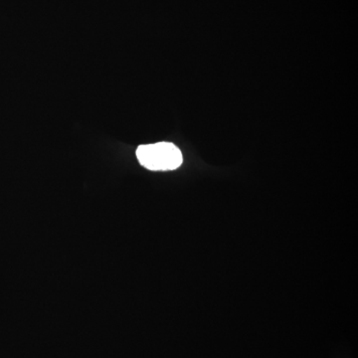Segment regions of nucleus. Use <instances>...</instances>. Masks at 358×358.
I'll list each match as a JSON object with an SVG mask.
<instances>
[{"label": "nucleus", "mask_w": 358, "mask_h": 358, "mask_svg": "<svg viewBox=\"0 0 358 358\" xmlns=\"http://www.w3.org/2000/svg\"><path fill=\"white\" fill-rule=\"evenodd\" d=\"M136 157L143 167L154 171H173L182 164V154L171 143H157L141 145Z\"/></svg>", "instance_id": "1"}]
</instances>
